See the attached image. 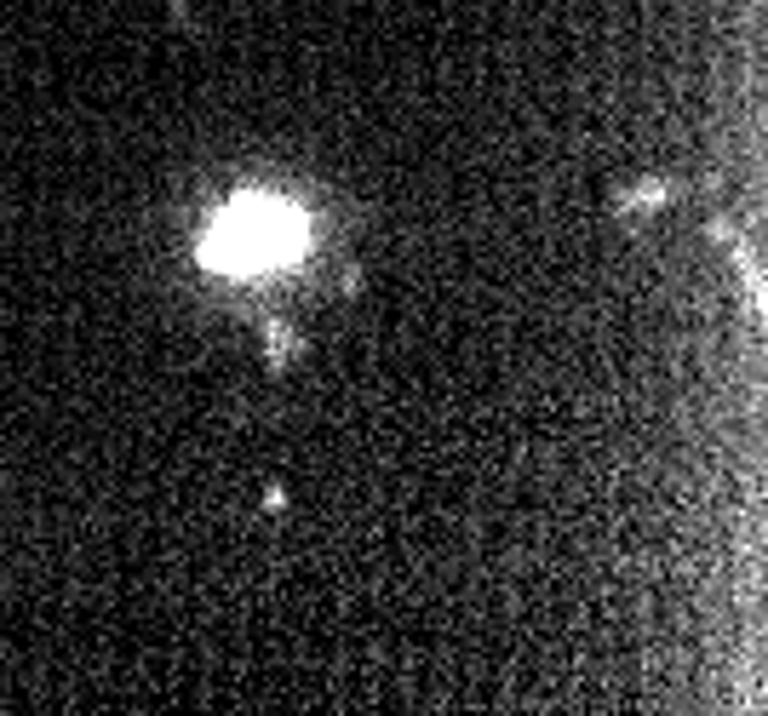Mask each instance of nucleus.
<instances>
[{
  "label": "nucleus",
  "instance_id": "nucleus-1",
  "mask_svg": "<svg viewBox=\"0 0 768 716\" xmlns=\"http://www.w3.org/2000/svg\"><path fill=\"white\" fill-rule=\"evenodd\" d=\"M310 247V224L298 207L275 195H241L207 224L201 236V264L218 275H270L293 264Z\"/></svg>",
  "mask_w": 768,
  "mask_h": 716
}]
</instances>
